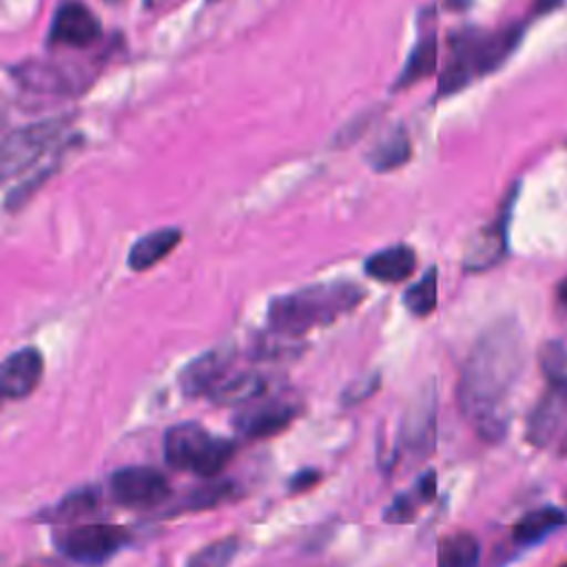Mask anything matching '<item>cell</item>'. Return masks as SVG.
Wrapping results in <instances>:
<instances>
[{"instance_id": "cell-8", "label": "cell", "mask_w": 567, "mask_h": 567, "mask_svg": "<svg viewBox=\"0 0 567 567\" xmlns=\"http://www.w3.org/2000/svg\"><path fill=\"white\" fill-rule=\"evenodd\" d=\"M109 492L117 505L153 507L171 494V485L157 467L126 465L109 476Z\"/></svg>"}, {"instance_id": "cell-6", "label": "cell", "mask_w": 567, "mask_h": 567, "mask_svg": "<svg viewBox=\"0 0 567 567\" xmlns=\"http://www.w3.org/2000/svg\"><path fill=\"white\" fill-rule=\"evenodd\" d=\"M71 124V115L49 117L42 122L27 124L9 133L0 148V173L2 179H9L27 168H31L53 144L60 140L64 128Z\"/></svg>"}, {"instance_id": "cell-10", "label": "cell", "mask_w": 567, "mask_h": 567, "mask_svg": "<svg viewBox=\"0 0 567 567\" xmlns=\"http://www.w3.org/2000/svg\"><path fill=\"white\" fill-rule=\"evenodd\" d=\"M102 38L97 16L80 0H64L51 20L47 42L53 47H91Z\"/></svg>"}, {"instance_id": "cell-11", "label": "cell", "mask_w": 567, "mask_h": 567, "mask_svg": "<svg viewBox=\"0 0 567 567\" xmlns=\"http://www.w3.org/2000/svg\"><path fill=\"white\" fill-rule=\"evenodd\" d=\"M233 357L235 352L230 346H217L188 361L179 372L182 392L186 396H208L210 390L230 374Z\"/></svg>"}, {"instance_id": "cell-9", "label": "cell", "mask_w": 567, "mask_h": 567, "mask_svg": "<svg viewBox=\"0 0 567 567\" xmlns=\"http://www.w3.org/2000/svg\"><path fill=\"white\" fill-rule=\"evenodd\" d=\"M11 75L22 89L47 95H73L89 84V75L82 69L49 60L20 62L11 66Z\"/></svg>"}, {"instance_id": "cell-33", "label": "cell", "mask_w": 567, "mask_h": 567, "mask_svg": "<svg viewBox=\"0 0 567 567\" xmlns=\"http://www.w3.org/2000/svg\"><path fill=\"white\" fill-rule=\"evenodd\" d=\"M144 2H146L148 9H153V7H159V4H164V2H168V0H144Z\"/></svg>"}, {"instance_id": "cell-14", "label": "cell", "mask_w": 567, "mask_h": 567, "mask_svg": "<svg viewBox=\"0 0 567 567\" xmlns=\"http://www.w3.org/2000/svg\"><path fill=\"white\" fill-rule=\"evenodd\" d=\"M416 270V252L408 244H394L372 252L363 261V272L383 284H396L408 279Z\"/></svg>"}, {"instance_id": "cell-13", "label": "cell", "mask_w": 567, "mask_h": 567, "mask_svg": "<svg viewBox=\"0 0 567 567\" xmlns=\"http://www.w3.org/2000/svg\"><path fill=\"white\" fill-rule=\"evenodd\" d=\"M567 416V388L549 385L527 419V441L545 447Z\"/></svg>"}, {"instance_id": "cell-15", "label": "cell", "mask_w": 567, "mask_h": 567, "mask_svg": "<svg viewBox=\"0 0 567 567\" xmlns=\"http://www.w3.org/2000/svg\"><path fill=\"white\" fill-rule=\"evenodd\" d=\"M509 208V204H507ZM507 208L503 210V215L481 228L472 241L467 244V250L463 255V268L465 270H485L492 268L505 252V226H507Z\"/></svg>"}, {"instance_id": "cell-37", "label": "cell", "mask_w": 567, "mask_h": 567, "mask_svg": "<svg viewBox=\"0 0 567 567\" xmlns=\"http://www.w3.org/2000/svg\"><path fill=\"white\" fill-rule=\"evenodd\" d=\"M560 567H567V563H565V565H560Z\"/></svg>"}, {"instance_id": "cell-1", "label": "cell", "mask_w": 567, "mask_h": 567, "mask_svg": "<svg viewBox=\"0 0 567 567\" xmlns=\"http://www.w3.org/2000/svg\"><path fill=\"white\" fill-rule=\"evenodd\" d=\"M523 368V334L516 321L489 326L472 346L458 379V403L474 430L498 441L507 430L505 403Z\"/></svg>"}, {"instance_id": "cell-12", "label": "cell", "mask_w": 567, "mask_h": 567, "mask_svg": "<svg viewBox=\"0 0 567 567\" xmlns=\"http://www.w3.org/2000/svg\"><path fill=\"white\" fill-rule=\"evenodd\" d=\"M44 372L42 352L33 346H24L11 352L0 365V392L4 399H24L29 396Z\"/></svg>"}, {"instance_id": "cell-28", "label": "cell", "mask_w": 567, "mask_h": 567, "mask_svg": "<svg viewBox=\"0 0 567 567\" xmlns=\"http://www.w3.org/2000/svg\"><path fill=\"white\" fill-rule=\"evenodd\" d=\"M538 363L549 385L567 388V348L563 343H545L538 352Z\"/></svg>"}, {"instance_id": "cell-19", "label": "cell", "mask_w": 567, "mask_h": 567, "mask_svg": "<svg viewBox=\"0 0 567 567\" xmlns=\"http://www.w3.org/2000/svg\"><path fill=\"white\" fill-rule=\"evenodd\" d=\"M97 505H100V489L95 485H84L64 494L55 505L38 512L35 518L42 523H69L95 512Z\"/></svg>"}, {"instance_id": "cell-17", "label": "cell", "mask_w": 567, "mask_h": 567, "mask_svg": "<svg viewBox=\"0 0 567 567\" xmlns=\"http://www.w3.org/2000/svg\"><path fill=\"white\" fill-rule=\"evenodd\" d=\"M182 241V230L175 226L157 228L153 233L142 235L128 250V268L135 272H144L159 264L166 255L173 252V248Z\"/></svg>"}, {"instance_id": "cell-22", "label": "cell", "mask_w": 567, "mask_h": 567, "mask_svg": "<svg viewBox=\"0 0 567 567\" xmlns=\"http://www.w3.org/2000/svg\"><path fill=\"white\" fill-rule=\"evenodd\" d=\"M410 155H412L410 137L403 126H396L372 146V151L368 153L365 159L372 171L388 173V171H396L399 166H403L410 159Z\"/></svg>"}, {"instance_id": "cell-4", "label": "cell", "mask_w": 567, "mask_h": 567, "mask_svg": "<svg viewBox=\"0 0 567 567\" xmlns=\"http://www.w3.org/2000/svg\"><path fill=\"white\" fill-rule=\"evenodd\" d=\"M237 443L208 432L197 421L175 423L164 434V458L171 467L215 478L235 456Z\"/></svg>"}, {"instance_id": "cell-30", "label": "cell", "mask_w": 567, "mask_h": 567, "mask_svg": "<svg viewBox=\"0 0 567 567\" xmlns=\"http://www.w3.org/2000/svg\"><path fill=\"white\" fill-rule=\"evenodd\" d=\"M319 481H321V474H319V470L306 467V470H301V472L292 474V478L288 481V489H290L292 494H301V492H308V489H312V487H315Z\"/></svg>"}, {"instance_id": "cell-29", "label": "cell", "mask_w": 567, "mask_h": 567, "mask_svg": "<svg viewBox=\"0 0 567 567\" xmlns=\"http://www.w3.org/2000/svg\"><path fill=\"white\" fill-rule=\"evenodd\" d=\"M379 381H381L379 372H372V374H368V377H361V379L352 381V383L343 390V394H341L343 405H354V403H359V401H365L370 394H374V392L379 390Z\"/></svg>"}, {"instance_id": "cell-20", "label": "cell", "mask_w": 567, "mask_h": 567, "mask_svg": "<svg viewBox=\"0 0 567 567\" xmlns=\"http://www.w3.org/2000/svg\"><path fill=\"white\" fill-rule=\"evenodd\" d=\"M436 494V474L434 470H427L410 492H401L394 496V501L385 507L383 520L385 523H410L416 518V509L423 503H430Z\"/></svg>"}, {"instance_id": "cell-31", "label": "cell", "mask_w": 567, "mask_h": 567, "mask_svg": "<svg viewBox=\"0 0 567 567\" xmlns=\"http://www.w3.org/2000/svg\"><path fill=\"white\" fill-rule=\"evenodd\" d=\"M563 0H534V11L536 13H549L554 11Z\"/></svg>"}, {"instance_id": "cell-36", "label": "cell", "mask_w": 567, "mask_h": 567, "mask_svg": "<svg viewBox=\"0 0 567 567\" xmlns=\"http://www.w3.org/2000/svg\"><path fill=\"white\" fill-rule=\"evenodd\" d=\"M206 2H217V0H206Z\"/></svg>"}, {"instance_id": "cell-3", "label": "cell", "mask_w": 567, "mask_h": 567, "mask_svg": "<svg viewBox=\"0 0 567 567\" xmlns=\"http://www.w3.org/2000/svg\"><path fill=\"white\" fill-rule=\"evenodd\" d=\"M523 29L518 24L494 33L467 31L452 44V55L439 82V95H452L472 82L476 75L498 69L520 42Z\"/></svg>"}, {"instance_id": "cell-26", "label": "cell", "mask_w": 567, "mask_h": 567, "mask_svg": "<svg viewBox=\"0 0 567 567\" xmlns=\"http://www.w3.org/2000/svg\"><path fill=\"white\" fill-rule=\"evenodd\" d=\"M237 487L233 481H210L197 489H190L184 498V503L179 505V509H188V512H199V509H208V507H217L224 501H230L235 496Z\"/></svg>"}, {"instance_id": "cell-21", "label": "cell", "mask_w": 567, "mask_h": 567, "mask_svg": "<svg viewBox=\"0 0 567 567\" xmlns=\"http://www.w3.org/2000/svg\"><path fill=\"white\" fill-rule=\"evenodd\" d=\"M436 55H439V44H436V35L434 33H423L416 44L412 47L405 66L401 69V73L396 75V82L392 84V91H401L408 89L412 84H416L421 78L430 75L436 69Z\"/></svg>"}, {"instance_id": "cell-18", "label": "cell", "mask_w": 567, "mask_h": 567, "mask_svg": "<svg viewBox=\"0 0 567 567\" xmlns=\"http://www.w3.org/2000/svg\"><path fill=\"white\" fill-rule=\"evenodd\" d=\"M268 392V379L261 372H235L219 381L208 399L217 405H248Z\"/></svg>"}, {"instance_id": "cell-2", "label": "cell", "mask_w": 567, "mask_h": 567, "mask_svg": "<svg viewBox=\"0 0 567 567\" xmlns=\"http://www.w3.org/2000/svg\"><path fill=\"white\" fill-rule=\"evenodd\" d=\"M365 299V288L350 279L310 284L272 297L268 303V328L275 334L297 339L312 328L334 323Z\"/></svg>"}, {"instance_id": "cell-23", "label": "cell", "mask_w": 567, "mask_h": 567, "mask_svg": "<svg viewBox=\"0 0 567 567\" xmlns=\"http://www.w3.org/2000/svg\"><path fill=\"white\" fill-rule=\"evenodd\" d=\"M563 523H567L565 512L556 509V507H540V509H532L527 512L512 529V536L518 545H534L538 540H543L551 529L560 527Z\"/></svg>"}, {"instance_id": "cell-24", "label": "cell", "mask_w": 567, "mask_h": 567, "mask_svg": "<svg viewBox=\"0 0 567 567\" xmlns=\"http://www.w3.org/2000/svg\"><path fill=\"white\" fill-rule=\"evenodd\" d=\"M478 540L470 532H454L439 543V567H476Z\"/></svg>"}, {"instance_id": "cell-7", "label": "cell", "mask_w": 567, "mask_h": 567, "mask_svg": "<svg viewBox=\"0 0 567 567\" xmlns=\"http://www.w3.org/2000/svg\"><path fill=\"white\" fill-rule=\"evenodd\" d=\"M301 410H303L301 399L292 394H277L268 399L261 396L248 403L246 408H241L235 414L233 425L244 439H250V441L270 439L284 432L286 427H290V423L301 414Z\"/></svg>"}, {"instance_id": "cell-25", "label": "cell", "mask_w": 567, "mask_h": 567, "mask_svg": "<svg viewBox=\"0 0 567 567\" xmlns=\"http://www.w3.org/2000/svg\"><path fill=\"white\" fill-rule=\"evenodd\" d=\"M436 299H439V277L434 266L403 292V306L414 317L432 315V310L436 308Z\"/></svg>"}, {"instance_id": "cell-5", "label": "cell", "mask_w": 567, "mask_h": 567, "mask_svg": "<svg viewBox=\"0 0 567 567\" xmlns=\"http://www.w3.org/2000/svg\"><path fill=\"white\" fill-rule=\"evenodd\" d=\"M128 540H131L128 529L120 525H106V523L75 525L53 536V545L64 558L86 567L104 565L124 545H128Z\"/></svg>"}, {"instance_id": "cell-34", "label": "cell", "mask_w": 567, "mask_h": 567, "mask_svg": "<svg viewBox=\"0 0 567 567\" xmlns=\"http://www.w3.org/2000/svg\"><path fill=\"white\" fill-rule=\"evenodd\" d=\"M560 454L567 456V436H565V441H563V445H560Z\"/></svg>"}, {"instance_id": "cell-16", "label": "cell", "mask_w": 567, "mask_h": 567, "mask_svg": "<svg viewBox=\"0 0 567 567\" xmlns=\"http://www.w3.org/2000/svg\"><path fill=\"white\" fill-rule=\"evenodd\" d=\"M434 392L427 390L421 394L419 403H414L403 423V441L416 454H430L434 447L436 432V408Z\"/></svg>"}, {"instance_id": "cell-32", "label": "cell", "mask_w": 567, "mask_h": 567, "mask_svg": "<svg viewBox=\"0 0 567 567\" xmlns=\"http://www.w3.org/2000/svg\"><path fill=\"white\" fill-rule=\"evenodd\" d=\"M558 299H560V303L563 306H567V277L560 281V286H558Z\"/></svg>"}, {"instance_id": "cell-27", "label": "cell", "mask_w": 567, "mask_h": 567, "mask_svg": "<svg viewBox=\"0 0 567 567\" xmlns=\"http://www.w3.org/2000/svg\"><path fill=\"white\" fill-rule=\"evenodd\" d=\"M239 549V538L228 534L221 536L208 545H204L199 551H195L186 567H228L233 563V558L237 556Z\"/></svg>"}, {"instance_id": "cell-35", "label": "cell", "mask_w": 567, "mask_h": 567, "mask_svg": "<svg viewBox=\"0 0 567 567\" xmlns=\"http://www.w3.org/2000/svg\"><path fill=\"white\" fill-rule=\"evenodd\" d=\"M104 2H109V4H122L124 0H104Z\"/></svg>"}]
</instances>
